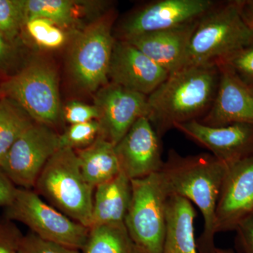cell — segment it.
Masks as SVG:
<instances>
[{"label": "cell", "instance_id": "obj_1", "mask_svg": "<svg viewBox=\"0 0 253 253\" xmlns=\"http://www.w3.org/2000/svg\"><path fill=\"white\" fill-rule=\"evenodd\" d=\"M227 166L208 153L182 156L168 152L160 174L169 196L187 200L199 208L204 229L196 241L200 253H216L215 210Z\"/></svg>", "mask_w": 253, "mask_h": 253}, {"label": "cell", "instance_id": "obj_2", "mask_svg": "<svg viewBox=\"0 0 253 253\" xmlns=\"http://www.w3.org/2000/svg\"><path fill=\"white\" fill-rule=\"evenodd\" d=\"M219 79L216 63L185 66L169 74L147 98L149 119L159 137L176 124L204 117L214 101Z\"/></svg>", "mask_w": 253, "mask_h": 253}, {"label": "cell", "instance_id": "obj_3", "mask_svg": "<svg viewBox=\"0 0 253 253\" xmlns=\"http://www.w3.org/2000/svg\"><path fill=\"white\" fill-rule=\"evenodd\" d=\"M253 42V31L240 0L217 2L198 21L188 50L185 66L215 64Z\"/></svg>", "mask_w": 253, "mask_h": 253}, {"label": "cell", "instance_id": "obj_4", "mask_svg": "<svg viewBox=\"0 0 253 253\" xmlns=\"http://www.w3.org/2000/svg\"><path fill=\"white\" fill-rule=\"evenodd\" d=\"M33 190L65 215L89 229L94 189L84 179L74 150L63 148L53 155Z\"/></svg>", "mask_w": 253, "mask_h": 253}, {"label": "cell", "instance_id": "obj_5", "mask_svg": "<svg viewBox=\"0 0 253 253\" xmlns=\"http://www.w3.org/2000/svg\"><path fill=\"white\" fill-rule=\"evenodd\" d=\"M125 225L136 253H163L167 229L168 194L160 172L133 179Z\"/></svg>", "mask_w": 253, "mask_h": 253}, {"label": "cell", "instance_id": "obj_6", "mask_svg": "<svg viewBox=\"0 0 253 253\" xmlns=\"http://www.w3.org/2000/svg\"><path fill=\"white\" fill-rule=\"evenodd\" d=\"M0 95L19 105L34 122L54 130L63 121L57 72L44 60L32 61L1 82Z\"/></svg>", "mask_w": 253, "mask_h": 253}, {"label": "cell", "instance_id": "obj_7", "mask_svg": "<svg viewBox=\"0 0 253 253\" xmlns=\"http://www.w3.org/2000/svg\"><path fill=\"white\" fill-rule=\"evenodd\" d=\"M113 14L108 13L89 23L75 36L68 68L76 85L84 92L97 91L109 83V71L115 39Z\"/></svg>", "mask_w": 253, "mask_h": 253}, {"label": "cell", "instance_id": "obj_8", "mask_svg": "<svg viewBox=\"0 0 253 253\" xmlns=\"http://www.w3.org/2000/svg\"><path fill=\"white\" fill-rule=\"evenodd\" d=\"M4 211V217L22 223L42 239L79 251L85 244L89 229L51 206L33 189L17 187Z\"/></svg>", "mask_w": 253, "mask_h": 253}, {"label": "cell", "instance_id": "obj_9", "mask_svg": "<svg viewBox=\"0 0 253 253\" xmlns=\"http://www.w3.org/2000/svg\"><path fill=\"white\" fill-rule=\"evenodd\" d=\"M60 149L59 133L35 122L11 146L0 168L16 187L33 189L46 163Z\"/></svg>", "mask_w": 253, "mask_h": 253}, {"label": "cell", "instance_id": "obj_10", "mask_svg": "<svg viewBox=\"0 0 253 253\" xmlns=\"http://www.w3.org/2000/svg\"><path fill=\"white\" fill-rule=\"evenodd\" d=\"M212 0H158L136 10L119 28V40L169 29L199 20L217 4Z\"/></svg>", "mask_w": 253, "mask_h": 253}, {"label": "cell", "instance_id": "obj_11", "mask_svg": "<svg viewBox=\"0 0 253 253\" xmlns=\"http://www.w3.org/2000/svg\"><path fill=\"white\" fill-rule=\"evenodd\" d=\"M252 214L253 154L226 168L216 206V234L236 231Z\"/></svg>", "mask_w": 253, "mask_h": 253}, {"label": "cell", "instance_id": "obj_12", "mask_svg": "<svg viewBox=\"0 0 253 253\" xmlns=\"http://www.w3.org/2000/svg\"><path fill=\"white\" fill-rule=\"evenodd\" d=\"M147 98L111 82L102 86L94 98L99 111L101 136L117 144L137 120L149 118Z\"/></svg>", "mask_w": 253, "mask_h": 253}, {"label": "cell", "instance_id": "obj_13", "mask_svg": "<svg viewBox=\"0 0 253 253\" xmlns=\"http://www.w3.org/2000/svg\"><path fill=\"white\" fill-rule=\"evenodd\" d=\"M160 139L149 118L137 120L115 145L121 172L131 180L161 172L165 161Z\"/></svg>", "mask_w": 253, "mask_h": 253}, {"label": "cell", "instance_id": "obj_14", "mask_svg": "<svg viewBox=\"0 0 253 253\" xmlns=\"http://www.w3.org/2000/svg\"><path fill=\"white\" fill-rule=\"evenodd\" d=\"M174 129L208 149L226 166L253 154V126L251 125L236 123L211 126L192 121L176 124Z\"/></svg>", "mask_w": 253, "mask_h": 253}, {"label": "cell", "instance_id": "obj_15", "mask_svg": "<svg viewBox=\"0 0 253 253\" xmlns=\"http://www.w3.org/2000/svg\"><path fill=\"white\" fill-rule=\"evenodd\" d=\"M168 76L166 70L130 43L116 40L109 71L111 83L148 96Z\"/></svg>", "mask_w": 253, "mask_h": 253}, {"label": "cell", "instance_id": "obj_16", "mask_svg": "<svg viewBox=\"0 0 253 253\" xmlns=\"http://www.w3.org/2000/svg\"><path fill=\"white\" fill-rule=\"evenodd\" d=\"M219 68V84L211 109L199 121L221 126L242 123L253 126V86L244 83L226 65Z\"/></svg>", "mask_w": 253, "mask_h": 253}, {"label": "cell", "instance_id": "obj_17", "mask_svg": "<svg viewBox=\"0 0 253 253\" xmlns=\"http://www.w3.org/2000/svg\"><path fill=\"white\" fill-rule=\"evenodd\" d=\"M198 21L125 41L140 50L170 74L185 66L190 41Z\"/></svg>", "mask_w": 253, "mask_h": 253}, {"label": "cell", "instance_id": "obj_18", "mask_svg": "<svg viewBox=\"0 0 253 253\" xmlns=\"http://www.w3.org/2000/svg\"><path fill=\"white\" fill-rule=\"evenodd\" d=\"M131 196V180L122 172L111 180L96 186L89 228L124 223Z\"/></svg>", "mask_w": 253, "mask_h": 253}, {"label": "cell", "instance_id": "obj_19", "mask_svg": "<svg viewBox=\"0 0 253 253\" xmlns=\"http://www.w3.org/2000/svg\"><path fill=\"white\" fill-rule=\"evenodd\" d=\"M196 217V210L189 201L179 196H169L163 253H198L194 236Z\"/></svg>", "mask_w": 253, "mask_h": 253}, {"label": "cell", "instance_id": "obj_20", "mask_svg": "<svg viewBox=\"0 0 253 253\" xmlns=\"http://www.w3.org/2000/svg\"><path fill=\"white\" fill-rule=\"evenodd\" d=\"M75 151L84 179L94 189L121 172L115 145L101 135L90 146Z\"/></svg>", "mask_w": 253, "mask_h": 253}, {"label": "cell", "instance_id": "obj_21", "mask_svg": "<svg viewBox=\"0 0 253 253\" xmlns=\"http://www.w3.org/2000/svg\"><path fill=\"white\" fill-rule=\"evenodd\" d=\"M97 1L73 0H23L26 23L32 18H46L64 31L72 29L81 15L94 9Z\"/></svg>", "mask_w": 253, "mask_h": 253}, {"label": "cell", "instance_id": "obj_22", "mask_svg": "<svg viewBox=\"0 0 253 253\" xmlns=\"http://www.w3.org/2000/svg\"><path fill=\"white\" fill-rule=\"evenodd\" d=\"M81 253H136L125 223L89 228Z\"/></svg>", "mask_w": 253, "mask_h": 253}, {"label": "cell", "instance_id": "obj_23", "mask_svg": "<svg viewBox=\"0 0 253 253\" xmlns=\"http://www.w3.org/2000/svg\"><path fill=\"white\" fill-rule=\"evenodd\" d=\"M34 123L13 100L0 98V164L11 146Z\"/></svg>", "mask_w": 253, "mask_h": 253}, {"label": "cell", "instance_id": "obj_24", "mask_svg": "<svg viewBox=\"0 0 253 253\" xmlns=\"http://www.w3.org/2000/svg\"><path fill=\"white\" fill-rule=\"evenodd\" d=\"M24 27L33 42L42 49H59L67 41L66 31L46 18H30L25 23Z\"/></svg>", "mask_w": 253, "mask_h": 253}, {"label": "cell", "instance_id": "obj_25", "mask_svg": "<svg viewBox=\"0 0 253 253\" xmlns=\"http://www.w3.org/2000/svg\"><path fill=\"white\" fill-rule=\"evenodd\" d=\"M101 135V126L98 121L71 125L59 134L61 149L68 148L77 151L85 149Z\"/></svg>", "mask_w": 253, "mask_h": 253}, {"label": "cell", "instance_id": "obj_26", "mask_svg": "<svg viewBox=\"0 0 253 253\" xmlns=\"http://www.w3.org/2000/svg\"><path fill=\"white\" fill-rule=\"evenodd\" d=\"M26 23L23 0H0V31L12 41Z\"/></svg>", "mask_w": 253, "mask_h": 253}, {"label": "cell", "instance_id": "obj_27", "mask_svg": "<svg viewBox=\"0 0 253 253\" xmlns=\"http://www.w3.org/2000/svg\"><path fill=\"white\" fill-rule=\"evenodd\" d=\"M226 65L236 76L250 86H253V42L217 63Z\"/></svg>", "mask_w": 253, "mask_h": 253}, {"label": "cell", "instance_id": "obj_28", "mask_svg": "<svg viewBox=\"0 0 253 253\" xmlns=\"http://www.w3.org/2000/svg\"><path fill=\"white\" fill-rule=\"evenodd\" d=\"M62 117L64 122L71 125L99 121L100 114L95 105H89L73 101L66 104L62 109Z\"/></svg>", "mask_w": 253, "mask_h": 253}, {"label": "cell", "instance_id": "obj_29", "mask_svg": "<svg viewBox=\"0 0 253 253\" xmlns=\"http://www.w3.org/2000/svg\"><path fill=\"white\" fill-rule=\"evenodd\" d=\"M20 249L24 253H81L79 250L42 239L31 231L23 236Z\"/></svg>", "mask_w": 253, "mask_h": 253}, {"label": "cell", "instance_id": "obj_30", "mask_svg": "<svg viewBox=\"0 0 253 253\" xmlns=\"http://www.w3.org/2000/svg\"><path fill=\"white\" fill-rule=\"evenodd\" d=\"M23 234L14 221L0 217V253H16L21 247Z\"/></svg>", "mask_w": 253, "mask_h": 253}, {"label": "cell", "instance_id": "obj_31", "mask_svg": "<svg viewBox=\"0 0 253 253\" xmlns=\"http://www.w3.org/2000/svg\"><path fill=\"white\" fill-rule=\"evenodd\" d=\"M236 248L239 253H253V214L236 229Z\"/></svg>", "mask_w": 253, "mask_h": 253}, {"label": "cell", "instance_id": "obj_32", "mask_svg": "<svg viewBox=\"0 0 253 253\" xmlns=\"http://www.w3.org/2000/svg\"><path fill=\"white\" fill-rule=\"evenodd\" d=\"M16 189L17 187L0 168V207L4 208L12 201Z\"/></svg>", "mask_w": 253, "mask_h": 253}, {"label": "cell", "instance_id": "obj_33", "mask_svg": "<svg viewBox=\"0 0 253 253\" xmlns=\"http://www.w3.org/2000/svg\"><path fill=\"white\" fill-rule=\"evenodd\" d=\"M9 42V40L0 31V66L7 63L11 58V47Z\"/></svg>", "mask_w": 253, "mask_h": 253}, {"label": "cell", "instance_id": "obj_34", "mask_svg": "<svg viewBox=\"0 0 253 253\" xmlns=\"http://www.w3.org/2000/svg\"><path fill=\"white\" fill-rule=\"evenodd\" d=\"M243 16L245 18H253V0H240Z\"/></svg>", "mask_w": 253, "mask_h": 253}, {"label": "cell", "instance_id": "obj_35", "mask_svg": "<svg viewBox=\"0 0 253 253\" xmlns=\"http://www.w3.org/2000/svg\"><path fill=\"white\" fill-rule=\"evenodd\" d=\"M216 253H235L234 251L231 249H217Z\"/></svg>", "mask_w": 253, "mask_h": 253}, {"label": "cell", "instance_id": "obj_36", "mask_svg": "<svg viewBox=\"0 0 253 253\" xmlns=\"http://www.w3.org/2000/svg\"><path fill=\"white\" fill-rule=\"evenodd\" d=\"M245 21H246V23L249 25V27L251 28V29L253 31V18H245Z\"/></svg>", "mask_w": 253, "mask_h": 253}, {"label": "cell", "instance_id": "obj_37", "mask_svg": "<svg viewBox=\"0 0 253 253\" xmlns=\"http://www.w3.org/2000/svg\"><path fill=\"white\" fill-rule=\"evenodd\" d=\"M16 253H23V251H21V249H20L19 250H18L17 252H16Z\"/></svg>", "mask_w": 253, "mask_h": 253}, {"label": "cell", "instance_id": "obj_38", "mask_svg": "<svg viewBox=\"0 0 253 253\" xmlns=\"http://www.w3.org/2000/svg\"><path fill=\"white\" fill-rule=\"evenodd\" d=\"M1 82H0V85H1ZM0 98H1V95H0Z\"/></svg>", "mask_w": 253, "mask_h": 253}]
</instances>
